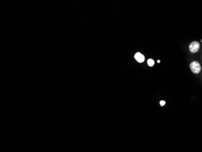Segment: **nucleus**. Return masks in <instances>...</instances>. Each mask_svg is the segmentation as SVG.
I'll return each instance as SVG.
<instances>
[{
	"instance_id": "f257e3e1",
	"label": "nucleus",
	"mask_w": 202,
	"mask_h": 152,
	"mask_svg": "<svg viewBox=\"0 0 202 152\" xmlns=\"http://www.w3.org/2000/svg\"><path fill=\"white\" fill-rule=\"evenodd\" d=\"M190 68L191 72L194 74H198L201 71V66L199 62L194 61H193L190 66Z\"/></svg>"
},
{
	"instance_id": "f03ea898",
	"label": "nucleus",
	"mask_w": 202,
	"mask_h": 152,
	"mask_svg": "<svg viewBox=\"0 0 202 152\" xmlns=\"http://www.w3.org/2000/svg\"><path fill=\"white\" fill-rule=\"evenodd\" d=\"M200 47V44L198 41H194L191 42V44L189 46V50L191 53H197Z\"/></svg>"
},
{
	"instance_id": "7ed1b4c3",
	"label": "nucleus",
	"mask_w": 202,
	"mask_h": 152,
	"mask_svg": "<svg viewBox=\"0 0 202 152\" xmlns=\"http://www.w3.org/2000/svg\"><path fill=\"white\" fill-rule=\"evenodd\" d=\"M134 58L137 62H141V63L144 62L145 61V56L139 52H137L136 53V55H134Z\"/></svg>"
},
{
	"instance_id": "20e7f679",
	"label": "nucleus",
	"mask_w": 202,
	"mask_h": 152,
	"mask_svg": "<svg viewBox=\"0 0 202 152\" xmlns=\"http://www.w3.org/2000/svg\"><path fill=\"white\" fill-rule=\"evenodd\" d=\"M147 63L150 67H153L154 65V61L152 59H149L147 61Z\"/></svg>"
},
{
	"instance_id": "39448f33",
	"label": "nucleus",
	"mask_w": 202,
	"mask_h": 152,
	"mask_svg": "<svg viewBox=\"0 0 202 152\" xmlns=\"http://www.w3.org/2000/svg\"><path fill=\"white\" fill-rule=\"evenodd\" d=\"M165 101H161V102H160V104H161V106H162V107H163L165 104Z\"/></svg>"
},
{
	"instance_id": "423d86ee",
	"label": "nucleus",
	"mask_w": 202,
	"mask_h": 152,
	"mask_svg": "<svg viewBox=\"0 0 202 152\" xmlns=\"http://www.w3.org/2000/svg\"><path fill=\"white\" fill-rule=\"evenodd\" d=\"M161 62V61H159V60H158V61H157V62H158V63H159V62Z\"/></svg>"
},
{
	"instance_id": "0eeeda50",
	"label": "nucleus",
	"mask_w": 202,
	"mask_h": 152,
	"mask_svg": "<svg viewBox=\"0 0 202 152\" xmlns=\"http://www.w3.org/2000/svg\"></svg>"
}]
</instances>
